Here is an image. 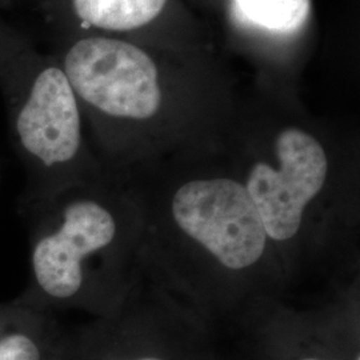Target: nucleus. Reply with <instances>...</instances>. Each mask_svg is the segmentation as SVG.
<instances>
[{
    "label": "nucleus",
    "instance_id": "obj_1",
    "mask_svg": "<svg viewBox=\"0 0 360 360\" xmlns=\"http://www.w3.org/2000/svg\"><path fill=\"white\" fill-rule=\"evenodd\" d=\"M0 89L23 154L40 167H62L82 146L79 101L62 65L39 51L0 8Z\"/></svg>",
    "mask_w": 360,
    "mask_h": 360
},
{
    "label": "nucleus",
    "instance_id": "obj_2",
    "mask_svg": "<svg viewBox=\"0 0 360 360\" xmlns=\"http://www.w3.org/2000/svg\"><path fill=\"white\" fill-rule=\"evenodd\" d=\"M60 65L77 101L102 115L143 120L160 107L156 65L131 43L107 37L77 39Z\"/></svg>",
    "mask_w": 360,
    "mask_h": 360
},
{
    "label": "nucleus",
    "instance_id": "obj_3",
    "mask_svg": "<svg viewBox=\"0 0 360 360\" xmlns=\"http://www.w3.org/2000/svg\"><path fill=\"white\" fill-rule=\"evenodd\" d=\"M171 210L180 230L230 270L252 267L264 254L267 232L245 184L236 180L187 181Z\"/></svg>",
    "mask_w": 360,
    "mask_h": 360
},
{
    "label": "nucleus",
    "instance_id": "obj_4",
    "mask_svg": "<svg viewBox=\"0 0 360 360\" xmlns=\"http://www.w3.org/2000/svg\"><path fill=\"white\" fill-rule=\"evenodd\" d=\"M275 151L279 166L257 162L250 169L245 187L267 236L285 242L299 232L306 208L321 193L328 162L322 144L299 129L282 131Z\"/></svg>",
    "mask_w": 360,
    "mask_h": 360
},
{
    "label": "nucleus",
    "instance_id": "obj_5",
    "mask_svg": "<svg viewBox=\"0 0 360 360\" xmlns=\"http://www.w3.org/2000/svg\"><path fill=\"white\" fill-rule=\"evenodd\" d=\"M115 235V219L105 207L94 200L71 203L60 227L34 248L32 270L41 291L53 299L75 295L83 283V260L110 245Z\"/></svg>",
    "mask_w": 360,
    "mask_h": 360
},
{
    "label": "nucleus",
    "instance_id": "obj_6",
    "mask_svg": "<svg viewBox=\"0 0 360 360\" xmlns=\"http://www.w3.org/2000/svg\"><path fill=\"white\" fill-rule=\"evenodd\" d=\"M167 0H71L72 11L84 30L110 32L146 26L163 11Z\"/></svg>",
    "mask_w": 360,
    "mask_h": 360
},
{
    "label": "nucleus",
    "instance_id": "obj_7",
    "mask_svg": "<svg viewBox=\"0 0 360 360\" xmlns=\"http://www.w3.org/2000/svg\"><path fill=\"white\" fill-rule=\"evenodd\" d=\"M233 11L245 25L276 34L297 31L309 18L311 0H232Z\"/></svg>",
    "mask_w": 360,
    "mask_h": 360
},
{
    "label": "nucleus",
    "instance_id": "obj_8",
    "mask_svg": "<svg viewBox=\"0 0 360 360\" xmlns=\"http://www.w3.org/2000/svg\"><path fill=\"white\" fill-rule=\"evenodd\" d=\"M0 360H41V352L27 335H6L0 339Z\"/></svg>",
    "mask_w": 360,
    "mask_h": 360
},
{
    "label": "nucleus",
    "instance_id": "obj_9",
    "mask_svg": "<svg viewBox=\"0 0 360 360\" xmlns=\"http://www.w3.org/2000/svg\"><path fill=\"white\" fill-rule=\"evenodd\" d=\"M108 360H168L167 358L156 354H143V355H136V356H129V358H119V359Z\"/></svg>",
    "mask_w": 360,
    "mask_h": 360
},
{
    "label": "nucleus",
    "instance_id": "obj_10",
    "mask_svg": "<svg viewBox=\"0 0 360 360\" xmlns=\"http://www.w3.org/2000/svg\"><path fill=\"white\" fill-rule=\"evenodd\" d=\"M294 360H331L328 359V358H326L324 355H318V354H315V352H309V354H302L300 356H297L296 359ZM355 360H360V356H358Z\"/></svg>",
    "mask_w": 360,
    "mask_h": 360
}]
</instances>
